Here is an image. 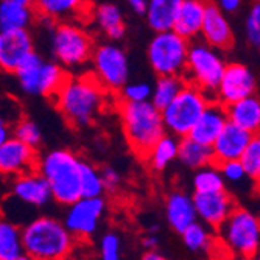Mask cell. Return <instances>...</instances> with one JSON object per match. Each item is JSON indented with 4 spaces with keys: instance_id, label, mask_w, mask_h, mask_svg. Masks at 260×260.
Masks as SVG:
<instances>
[{
    "instance_id": "5bb4252c",
    "label": "cell",
    "mask_w": 260,
    "mask_h": 260,
    "mask_svg": "<svg viewBox=\"0 0 260 260\" xmlns=\"http://www.w3.org/2000/svg\"><path fill=\"white\" fill-rule=\"evenodd\" d=\"M28 30H0V70L16 74L19 66L33 53Z\"/></svg>"
},
{
    "instance_id": "b9f144b4",
    "label": "cell",
    "mask_w": 260,
    "mask_h": 260,
    "mask_svg": "<svg viewBox=\"0 0 260 260\" xmlns=\"http://www.w3.org/2000/svg\"><path fill=\"white\" fill-rule=\"evenodd\" d=\"M217 7L223 13H235L242 7V0H217Z\"/></svg>"
},
{
    "instance_id": "2e32d148",
    "label": "cell",
    "mask_w": 260,
    "mask_h": 260,
    "mask_svg": "<svg viewBox=\"0 0 260 260\" xmlns=\"http://www.w3.org/2000/svg\"><path fill=\"white\" fill-rule=\"evenodd\" d=\"M197 217L210 228H220V224L231 215V212L237 207L232 197L226 190L198 193L192 197Z\"/></svg>"
},
{
    "instance_id": "ffe728a7",
    "label": "cell",
    "mask_w": 260,
    "mask_h": 260,
    "mask_svg": "<svg viewBox=\"0 0 260 260\" xmlns=\"http://www.w3.org/2000/svg\"><path fill=\"white\" fill-rule=\"evenodd\" d=\"M226 123L228 115L224 106L215 100H212L200 115V119L190 129V133H188V137H192L203 145L212 147V144H214L218 134L223 131Z\"/></svg>"
},
{
    "instance_id": "f907efd6",
    "label": "cell",
    "mask_w": 260,
    "mask_h": 260,
    "mask_svg": "<svg viewBox=\"0 0 260 260\" xmlns=\"http://www.w3.org/2000/svg\"><path fill=\"white\" fill-rule=\"evenodd\" d=\"M258 185H260V184H258Z\"/></svg>"
},
{
    "instance_id": "5b68a950",
    "label": "cell",
    "mask_w": 260,
    "mask_h": 260,
    "mask_svg": "<svg viewBox=\"0 0 260 260\" xmlns=\"http://www.w3.org/2000/svg\"><path fill=\"white\" fill-rule=\"evenodd\" d=\"M212 97L198 86L185 83L178 95L160 109L162 123L165 131L176 137H185L200 119Z\"/></svg>"
},
{
    "instance_id": "6da1fadb",
    "label": "cell",
    "mask_w": 260,
    "mask_h": 260,
    "mask_svg": "<svg viewBox=\"0 0 260 260\" xmlns=\"http://www.w3.org/2000/svg\"><path fill=\"white\" fill-rule=\"evenodd\" d=\"M109 92L92 74L67 77L53 95L55 105L64 120L74 128H84L100 115Z\"/></svg>"
},
{
    "instance_id": "484cf974",
    "label": "cell",
    "mask_w": 260,
    "mask_h": 260,
    "mask_svg": "<svg viewBox=\"0 0 260 260\" xmlns=\"http://www.w3.org/2000/svg\"><path fill=\"white\" fill-rule=\"evenodd\" d=\"M178 159L182 165H185L188 169H193V170H198V169L206 167V165H210V164H215L212 147L203 145L188 136L181 137V140H179Z\"/></svg>"
},
{
    "instance_id": "d590c367",
    "label": "cell",
    "mask_w": 260,
    "mask_h": 260,
    "mask_svg": "<svg viewBox=\"0 0 260 260\" xmlns=\"http://www.w3.org/2000/svg\"><path fill=\"white\" fill-rule=\"evenodd\" d=\"M245 33L248 42L260 52V0L254 2L248 11L245 22Z\"/></svg>"
},
{
    "instance_id": "7dc6e473",
    "label": "cell",
    "mask_w": 260,
    "mask_h": 260,
    "mask_svg": "<svg viewBox=\"0 0 260 260\" xmlns=\"http://www.w3.org/2000/svg\"><path fill=\"white\" fill-rule=\"evenodd\" d=\"M14 260H33V258H31V257H28L27 254H20V255H19L17 258H14Z\"/></svg>"
},
{
    "instance_id": "60d3db41",
    "label": "cell",
    "mask_w": 260,
    "mask_h": 260,
    "mask_svg": "<svg viewBox=\"0 0 260 260\" xmlns=\"http://www.w3.org/2000/svg\"><path fill=\"white\" fill-rule=\"evenodd\" d=\"M100 173H102V179H103V185H105V192L106 190L112 192L120 185V173L114 167H105Z\"/></svg>"
},
{
    "instance_id": "f546056e",
    "label": "cell",
    "mask_w": 260,
    "mask_h": 260,
    "mask_svg": "<svg viewBox=\"0 0 260 260\" xmlns=\"http://www.w3.org/2000/svg\"><path fill=\"white\" fill-rule=\"evenodd\" d=\"M23 254L20 229L0 215V260H14Z\"/></svg>"
},
{
    "instance_id": "4dcf8cb0",
    "label": "cell",
    "mask_w": 260,
    "mask_h": 260,
    "mask_svg": "<svg viewBox=\"0 0 260 260\" xmlns=\"http://www.w3.org/2000/svg\"><path fill=\"white\" fill-rule=\"evenodd\" d=\"M184 77H176V75H167V77H159L156 84L153 86L151 90V103L160 111L167 106L185 84Z\"/></svg>"
},
{
    "instance_id": "cb8c5ba5",
    "label": "cell",
    "mask_w": 260,
    "mask_h": 260,
    "mask_svg": "<svg viewBox=\"0 0 260 260\" xmlns=\"http://www.w3.org/2000/svg\"><path fill=\"white\" fill-rule=\"evenodd\" d=\"M182 0H147L145 17L148 25L157 31L173 30Z\"/></svg>"
},
{
    "instance_id": "8fae6325",
    "label": "cell",
    "mask_w": 260,
    "mask_h": 260,
    "mask_svg": "<svg viewBox=\"0 0 260 260\" xmlns=\"http://www.w3.org/2000/svg\"><path fill=\"white\" fill-rule=\"evenodd\" d=\"M93 77L108 92H119L129 78V62L126 53L115 44H102L92 52Z\"/></svg>"
},
{
    "instance_id": "ba28073f",
    "label": "cell",
    "mask_w": 260,
    "mask_h": 260,
    "mask_svg": "<svg viewBox=\"0 0 260 260\" xmlns=\"http://www.w3.org/2000/svg\"><path fill=\"white\" fill-rule=\"evenodd\" d=\"M14 75L23 92L42 97H53L69 77L59 64L42 59L36 52L27 56Z\"/></svg>"
},
{
    "instance_id": "277c9868",
    "label": "cell",
    "mask_w": 260,
    "mask_h": 260,
    "mask_svg": "<svg viewBox=\"0 0 260 260\" xmlns=\"http://www.w3.org/2000/svg\"><path fill=\"white\" fill-rule=\"evenodd\" d=\"M81 164L75 153L62 148L45 153L38 160L36 170L49 182L52 198L59 204L70 206L81 198Z\"/></svg>"
},
{
    "instance_id": "603a6c76",
    "label": "cell",
    "mask_w": 260,
    "mask_h": 260,
    "mask_svg": "<svg viewBox=\"0 0 260 260\" xmlns=\"http://www.w3.org/2000/svg\"><path fill=\"white\" fill-rule=\"evenodd\" d=\"M228 122L254 134L260 131V99L249 95L235 103L224 106Z\"/></svg>"
},
{
    "instance_id": "7a4b0ae2",
    "label": "cell",
    "mask_w": 260,
    "mask_h": 260,
    "mask_svg": "<svg viewBox=\"0 0 260 260\" xmlns=\"http://www.w3.org/2000/svg\"><path fill=\"white\" fill-rule=\"evenodd\" d=\"M23 254L33 260H69L75 248V237L62 221L38 217L20 229Z\"/></svg>"
},
{
    "instance_id": "4316f807",
    "label": "cell",
    "mask_w": 260,
    "mask_h": 260,
    "mask_svg": "<svg viewBox=\"0 0 260 260\" xmlns=\"http://www.w3.org/2000/svg\"><path fill=\"white\" fill-rule=\"evenodd\" d=\"M97 27L112 41H119L125 35L122 10L115 4H102L92 11Z\"/></svg>"
},
{
    "instance_id": "8d00e7d4",
    "label": "cell",
    "mask_w": 260,
    "mask_h": 260,
    "mask_svg": "<svg viewBox=\"0 0 260 260\" xmlns=\"http://www.w3.org/2000/svg\"><path fill=\"white\" fill-rule=\"evenodd\" d=\"M151 90L153 87L145 81H134L126 83L120 90V102H150L151 99Z\"/></svg>"
},
{
    "instance_id": "74e56055",
    "label": "cell",
    "mask_w": 260,
    "mask_h": 260,
    "mask_svg": "<svg viewBox=\"0 0 260 260\" xmlns=\"http://www.w3.org/2000/svg\"><path fill=\"white\" fill-rule=\"evenodd\" d=\"M14 137L19 139L23 144H27L36 148L42 140V131L33 120H20L14 128Z\"/></svg>"
},
{
    "instance_id": "7bdbcfd3",
    "label": "cell",
    "mask_w": 260,
    "mask_h": 260,
    "mask_svg": "<svg viewBox=\"0 0 260 260\" xmlns=\"http://www.w3.org/2000/svg\"><path fill=\"white\" fill-rule=\"evenodd\" d=\"M142 245H144L148 251H154L159 245V239L156 234H147L144 240H142Z\"/></svg>"
},
{
    "instance_id": "1f68e13d",
    "label": "cell",
    "mask_w": 260,
    "mask_h": 260,
    "mask_svg": "<svg viewBox=\"0 0 260 260\" xmlns=\"http://www.w3.org/2000/svg\"><path fill=\"white\" fill-rule=\"evenodd\" d=\"M193 188L198 193L224 190V179L217 164H210L197 170L193 176Z\"/></svg>"
},
{
    "instance_id": "7c38bea8",
    "label": "cell",
    "mask_w": 260,
    "mask_h": 260,
    "mask_svg": "<svg viewBox=\"0 0 260 260\" xmlns=\"http://www.w3.org/2000/svg\"><path fill=\"white\" fill-rule=\"evenodd\" d=\"M105 209L106 204L102 197L80 198L69 206L62 223L75 239H89L99 229Z\"/></svg>"
},
{
    "instance_id": "52a82bcc",
    "label": "cell",
    "mask_w": 260,
    "mask_h": 260,
    "mask_svg": "<svg viewBox=\"0 0 260 260\" xmlns=\"http://www.w3.org/2000/svg\"><path fill=\"white\" fill-rule=\"evenodd\" d=\"M190 41L173 30L157 31L148 44V61L157 77H184Z\"/></svg>"
},
{
    "instance_id": "7402d4cb",
    "label": "cell",
    "mask_w": 260,
    "mask_h": 260,
    "mask_svg": "<svg viewBox=\"0 0 260 260\" xmlns=\"http://www.w3.org/2000/svg\"><path fill=\"white\" fill-rule=\"evenodd\" d=\"M165 217L169 224L176 232H182L187 226L197 221V212L192 197L181 190H175L167 197L165 201Z\"/></svg>"
},
{
    "instance_id": "83f0119b",
    "label": "cell",
    "mask_w": 260,
    "mask_h": 260,
    "mask_svg": "<svg viewBox=\"0 0 260 260\" xmlns=\"http://www.w3.org/2000/svg\"><path fill=\"white\" fill-rule=\"evenodd\" d=\"M87 7L86 0H35V11L47 20H61L80 14Z\"/></svg>"
},
{
    "instance_id": "3957f363",
    "label": "cell",
    "mask_w": 260,
    "mask_h": 260,
    "mask_svg": "<svg viewBox=\"0 0 260 260\" xmlns=\"http://www.w3.org/2000/svg\"><path fill=\"white\" fill-rule=\"evenodd\" d=\"M119 115L126 142L142 159L167 133L162 123L160 111L151 102H119Z\"/></svg>"
},
{
    "instance_id": "c3c4849f",
    "label": "cell",
    "mask_w": 260,
    "mask_h": 260,
    "mask_svg": "<svg viewBox=\"0 0 260 260\" xmlns=\"http://www.w3.org/2000/svg\"><path fill=\"white\" fill-rule=\"evenodd\" d=\"M17 2H20V4H25V5H30V7H33L35 0H17Z\"/></svg>"
},
{
    "instance_id": "f1b7e54d",
    "label": "cell",
    "mask_w": 260,
    "mask_h": 260,
    "mask_svg": "<svg viewBox=\"0 0 260 260\" xmlns=\"http://www.w3.org/2000/svg\"><path fill=\"white\" fill-rule=\"evenodd\" d=\"M178 147H179V140L176 139V136L165 133L150 148V151L144 159L150 164V167L153 170L162 172L175 159H178Z\"/></svg>"
},
{
    "instance_id": "d4e9b609",
    "label": "cell",
    "mask_w": 260,
    "mask_h": 260,
    "mask_svg": "<svg viewBox=\"0 0 260 260\" xmlns=\"http://www.w3.org/2000/svg\"><path fill=\"white\" fill-rule=\"evenodd\" d=\"M35 13L33 7L17 0H0V30H27Z\"/></svg>"
},
{
    "instance_id": "ab89813d",
    "label": "cell",
    "mask_w": 260,
    "mask_h": 260,
    "mask_svg": "<svg viewBox=\"0 0 260 260\" xmlns=\"http://www.w3.org/2000/svg\"><path fill=\"white\" fill-rule=\"evenodd\" d=\"M218 169H220L223 179L231 181V182H240L242 179L246 178V173H245V169H243L240 159L221 162V164H218Z\"/></svg>"
},
{
    "instance_id": "f6af8a7d",
    "label": "cell",
    "mask_w": 260,
    "mask_h": 260,
    "mask_svg": "<svg viewBox=\"0 0 260 260\" xmlns=\"http://www.w3.org/2000/svg\"><path fill=\"white\" fill-rule=\"evenodd\" d=\"M8 139H10V128L4 120H0V147H2Z\"/></svg>"
},
{
    "instance_id": "e0dca14e",
    "label": "cell",
    "mask_w": 260,
    "mask_h": 260,
    "mask_svg": "<svg viewBox=\"0 0 260 260\" xmlns=\"http://www.w3.org/2000/svg\"><path fill=\"white\" fill-rule=\"evenodd\" d=\"M200 35H203V39L207 45L217 50H228L234 44V31L231 28V23L214 0H207Z\"/></svg>"
},
{
    "instance_id": "d6a6232c",
    "label": "cell",
    "mask_w": 260,
    "mask_h": 260,
    "mask_svg": "<svg viewBox=\"0 0 260 260\" xmlns=\"http://www.w3.org/2000/svg\"><path fill=\"white\" fill-rule=\"evenodd\" d=\"M80 187H81V198L102 197L105 193V185L100 170H97L93 165L87 162H83L81 175H80Z\"/></svg>"
},
{
    "instance_id": "bcb514c9",
    "label": "cell",
    "mask_w": 260,
    "mask_h": 260,
    "mask_svg": "<svg viewBox=\"0 0 260 260\" xmlns=\"http://www.w3.org/2000/svg\"><path fill=\"white\" fill-rule=\"evenodd\" d=\"M142 260H169V258H165L160 252H157L154 249V251H147L144 255H142Z\"/></svg>"
},
{
    "instance_id": "ac0fdd59",
    "label": "cell",
    "mask_w": 260,
    "mask_h": 260,
    "mask_svg": "<svg viewBox=\"0 0 260 260\" xmlns=\"http://www.w3.org/2000/svg\"><path fill=\"white\" fill-rule=\"evenodd\" d=\"M11 193L17 201L30 207H42L49 204L50 200H53L49 182L38 170L16 176L13 181Z\"/></svg>"
},
{
    "instance_id": "e575fe53",
    "label": "cell",
    "mask_w": 260,
    "mask_h": 260,
    "mask_svg": "<svg viewBox=\"0 0 260 260\" xmlns=\"http://www.w3.org/2000/svg\"><path fill=\"white\" fill-rule=\"evenodd\" d=\"M182 240L185 246L190 251H207L212 246V235L207 231L206 224H201L198 221L192 223L190 226H187L182 232Z\"/></svg>"
},
{
    "instance_id": "d6986e66",
    "label": "cell",
    "mask_w": 260,
    "mask_h": 260,
    "mask_svg": "<svg viewBox=\"0 0 260 260\" xmlns=\"http://www.w3.org/2000/svg\"><path fill=\"white\" fill-rule=\"evenodd\" d=\"M251 133L239 128L228 122L223 131L218 134L215 142L212 144V153H214V162L218 165L228 160H237L242 157L246 145L251 140Z\"/></svg>"
},
{
    "instance_id": "30bf717a",
    "label": "cell",
    "mask_w": 260,
    "mask_h": 260,
    "mask_svg": "<svg viewBox=\"0 0 260 260\" xmlns=\"http://www.w3.org/2000/svg\"><path fill=\"white\" fill-rule=\"evenodd\" d=\"M52 50L61 66L78 67L90 59L93 42L84 28L70 22H59L53 28Z\"/></svg>"
},
{
    "instance_id": "9a60e30c",
    "label": "cell",
    "mask_w": 260,
    "mask_h": 260,
    "mask_svg": "<svg viewBox=\"0 0 260 260\" xmlns=\"http://www.w3.org/2000/svg\"><path fill=\"white\" fill-rule=\"evenodd\" d=\"M39 156L36 148L23 144L16 137H10L0 147V173L5 176H19L36 170Z\"/></svg>"
},
{
    "instance_id": "4fadbf2b",
    "label": "cell",
    "mask_w": 260,
    "mask_h": 260,
    "mask_svg": "<svg viewBox=\"0 0 260 260\" xmlns=\"http://www.w3.org/2000/svg\"><path fill=\"white\" fill-rule=\"evenodd\" d=\"M255 77L251 70L240 62L226 64L224 72L220 78V83L215 89L214 97L223 106L235 103L242 99H246L255 93Z\"/></svg>"
},
{
    "instance_id": "9c48e42d",
    "label": "cell",
    "mask_w": 260,
    "mask_h": 260,
    "mask_svg": "<svg viewBox=\"0 0 260 260\" xmlns=\"http://www.w3.org/2000/svg\"><path fill=\"white\" fill-rule=\"evenodd\" d=\"M226 69V61L214 47L203 42H195L188 47L187 66L184 78L187 83L198 86L201 90L214 97L220 78Z\"/></svg>"
},
{
    "instance_id": "681fc988",
    "label": "cell",
    "mask_w": 260,
    "mask_h": 260,
    "mask_svg": "<svg viewBox=\"0 0 260 260\" xmlns=\"http://www.w3.org/2000/svg\"><path fill=\"white\" fill-rule=\"evenodd\" d=\"M255 260H260V251L257 252V255H255Z\"/></svg>"
},
{
    "instance_id": "44dd1931",
    "label": "cell",
    "mask_w": 260,
    "mask_h": 260,
    "mask_svg": "<svg viewBox=\"0 0 260 260\" xmlns=\"http://www.w3.org/2000/svg\"><path fill=\"white\" fill-rule=\"evenodd\" d=\"M207 0H182L179 7L173 31L187 41H192L201 33Z\"/></svg>"
},
{
    "instance_id": "836d02e7",
    "label": "cell",
    "mask_w": 260,
    "mask_h": 260,
    "mask_svg": "<svg viewBox=\"0 0 260 260\" xmlns=\"http://www.w3.org/2000/svg\"><path fill=\"white\" fill-rule=\"evenodd\" d=\"M240 162L246 176L260 184V131L251 136V140L240 157Z\"/></svg>"
},
{
    "instance_id": "8992f818",
    "label": "cell",
    "mask_w": 260,
    "mask_h": 260,
    "mask_svg": "<svg viewBox=\"0 0 260 260\" xmlns=\"http://www.w3.org/2000/svg\"><path fill=\"white\" fill-rule=\"evenodd\" d=\"M218 234L224 246L243 260H251L260 251V218L246 209L235 207Z\"/></svg>"
},
{
    "instance_id": "f35d334b",
    "label": "cell",
    "mask_w": 260,
    "mask_h": 260,
    "mask_svg": "<svg viewBox=\"0 0 260 260\" xmlns=\"http://www.w3.org/2000/svg\"><path fill=\"white\" fill-rule=\"evenodd\" d=\"M122 240L117 232H106L100 240V260H120Z\"/></svg>"
},
{
    "instance_id": "ee69618b",
    "label": "cell",
    "mask_w": 260,
    "mask_h": 260,
    "mask_svg": "<svg viewBox=\"0 0 260 260\" xmlns=\"http://www.w3.org/2000/svg\"><path fill=\"white\" fill-rule=\"evenodd\" d=\"M128 5L139 14H144L147 8V0H126Z\"/></svg>"
}]
</instances>
